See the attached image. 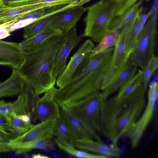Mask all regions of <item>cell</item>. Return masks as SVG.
Here are the masks:
<instances>
[{"label": "cell", "mask_w": 158, "mask_h": 158, "mask_svg": "<svg viewBox=\"0 0 158 158\" xmlns=\"http://www.w3.org/2000/svg\"><path fill=\"white\" fill-rule=\"evenodd\" d=\"M146 89L143 84L121 98L114 96L102 101L98 133L117 144L126 136L137 120L145 106Z\"/></svg>", "instance_id": "6da1fadb"}, {"label": "cell", "mask_w": 158, "mask_h": 158, "mask_svg": "<svg viewBox=\"0 0 158 158\" xmlns=\"http://www.w3.org/2000/svg\"><path fill=\"white\" fill-rule=\"evenodd\" d=\"M65 34L53 37L37 49L26 53L19 69L23 80L39 95L54 87L56 83L55 59Z\"/></svg>", "instance_id": "7a4b0ae2"}, {"label": "cell", "mask_w": 158, "mask_h": 158, "mask_svg": "<svg viewBox=\"0 0 158 158\" xmlns=\"http://www.w3.org/2000/svg\"><path fill=\"white\" fill-rule=\"evenodd\" d=\"M114 48L111 47L91 55L84 69L66 84L57 89L54 99L60 107L77 101L100 90V84Z\"/></svg>", "instance_id": "3957f363"}, {"label": "cell", "mask_w": 158, "mask_h": 158, "mask_svg": "<svg viewBox=\"0 0 158 158\" xmlns=\"http://www.w3.org/2000/svg\"><path fill=\"white\" fill-rule=\"evenodd\" d=\"M122 2H104L99 1L85 7L87 14L84 19L85 27L83 37L99 43L108 30L110 24Z\"/></svg>", "instance_id": "277c9868"}, {"label": "cell", "mask_w": 158, "mask_h": 158, "mask_svg": "<svg viewBox=\"0 0 158 158\" xmlns=\"http://www.w3.org/2000/svg\"><path fill=\"white\" fill-rule=\"evenodd\" d=\"M156 11L143 27L128 60L143 70L154 54L156 32Z\"/></svg>", "instance_id": "5b68a950"}, {"label": "cell", "mask_w": 158, "mask_h": 158, "mask_svg": "<svg viewBox=\"0 0 158 158\" xmlns=\"http://www.w3.org/2000/svg\"><path fill=\"white\" fill-rule=\"evenodd\" d=\"M103 101L101 92L97 90L80 100L61 107L85 121L98 132Z\"/></svg>", "instance_id": "8992f818"}, {"label": "cell", "mask_w": 158, "mask_h": 158, "mask_svg": "<svg viewBox=\"0 0 158 158\" xmlns=\"http://www.w3.org/2000/svg\"><path fill=\"white\" fill-rule=\"evenodd\" d=\"M158 96V82L154 81L149 85L147 99L142 113L126 135L129 138L132 148L138 145L152 119Z\"/></svg>", "instance_id": "52a82bcc"}, {"label": "cell", "mask_w": 158, "mask_h": 158, "mask_svg": "<svg viewBox=\"0 0 158 158\" xmlns=\"http://www.w3.org/2000/svg\"><path fill=\"white\" fill-rule=\"evenodd\" d=\"M129 23L125 26L120 32L118 42L114 50L106 72L99 85L102 91L122 71L128 61L130 55L125 50L126 38Z\"/></svg>", "instance_id": "ba28073f"}, {"label": "cell", "mask_w": 158, "mask_h": 158, "mask_svg": "<svg viewBox=\"0 0 158 158\" xmlns=\"http://www.w3.org/2000/svg\"><path fill=\"white\" fill-rule=\"evenodd\" d=\"M94 45L89 40H86L71 57L64 71L57 78L56 86L60 87L81 71L86 65L91 56Z\"/></svg>", "instance_id": "9c48e42d"}, {"label": "cell", "mask_w": 158, "mask_h": 158, "mask_svg": "<svg viewBox=\"0 0 158 158\" xmlns=\"http://www.w3.org/2000/svg\"><path fill=\"white\" fill-rule=\"evenodd\" d=\"M39 98V95L24 80L23 89L15 100L7 102L0 100V113L6 115L27 114L30 116L31 109Z\"/></svg>", "instance_id": "30bf717a"}, {"label": "cell", "mask_w": 158, "mask_h": 158, "mask_svg": "<svg viewBox=\"0 0 158 158\" xmlns=\"http://www.w3.org/2000/svg\"><path fill=\"white\" fill-rule=\"evenodd\" d=\"M57 90L54 87L48 89L35 103L30 113L33 124L38 121L40 122L59 117L60 107L54 99Z\"/></svg>", "instance_id": "8fae6325"}, {"label": "cell", "mask_w": 158, "mask_h": 158, "mask_svg": "<svg viewBox=\"0 0 158 158\" xmlns=\"http://www.w3.org/2000/svg\"><path fill=\"white\" fill-rule=\"evenodd\" d=\"M57 118L40 122L33 126L23 135L16 136L5 143L7 151L10 152L13 148L23 143L35 140L52 139Z\"/></svg>", "instance_id": "7c38bea8"}, {"label": "cell", "mask_w": 158, "mask_h": 158, "mask_svg": "<svg viewBox=\"0 0 158 158\" xmlns=\"http://www.w3.org/2000/svg\"><path fill=\"white\" fill-rule=\"evenodd\" d=\"M59 116L69 127L77 139L84 138L102 141L99 134L93 127L65 107H60Z\"/></svg>", "instance_id": "4fadbf2b"}, {"label": "cell", "mask_w": 158, "mask_h": 158, "mask_svg": "<svg viewBox=\"0 0 158 158\" xmlns=\"http://www.w3.org/2000/svg\"><path fill=\"white\" fill-rule=\"evenodd\" d=\"M75 148L84 151L105 156L107 158L118 157L122 149L117 144L107 145L102 141L86 138L77 139L69 142Z\"/></svg>", "instance_id": "5bb4252c"}, {"label": "cell", "mask_w": 158, "mask_h": 158, "mask_svg": "<svg viewBox=\"0 0 158 158\" xmlns=\"http://www.w3.org/2000/svg\"><path fill=\"white\" fill-rule=\"evenodd\" d=\"M83 37L82 35H78L75 27L65 33L55 59V73L57 77L64 70L70 53L79 45Z\"/></svg>", "instance_id": "9a60e30c"}, {"label": "cell", "mask_w": 158, "mask_h": 158, "mask_svg": "<svg viewBox=\"0 0 158 158\" xmlns=\"http://www.w3.org/2000/svg\"><path fill=\"white\" fill-rule=\"evenodd\" d=\"M26 54L20 43L0 40V65L19 69Z\"/></svg>", "instance_id": "2e32d148"}, {"label": "cell", "mask_w": 158, "mask_h": 158, "mask_svg": "<svg viewBox=\"0 0 158 158\" xmlns=\"http://www.w3.org/2000/svg\"><path fill=\"white\" fill-rule=\"evenodd\" d=\"M85 12L83 5L75 6L62 12L49 25L67 33L75 27Z\"/></svg>", "instance_id": "e0dca14e"}, {"label": "cell", "mask_w": 158, "mask_h": 158, "mask_svg": "<svg viewBox=\"0 0 158 158\" xmlns=\"http://www.w3.org/2000/svg\"><path fill=\"white\" fill-rule=\"evenodd\" d=\"M137 67L135 64L128 60L121 72L101 92L103 101L131 79L136 74Z\"/></svg>", "instance_id": "ac0fdd59"}, {"label": "cell", "mask_w": 158, "mask_h": 158, "mask_svg": "<svg viewBox=\"0 0 158 158\" xmlns=\"http://www.w3.org/2000/svg\"><path fill=\"white\" fill-rule=\"evenodd\" d=\"M44 7V4L39 0L15 7H9L5 6L0 7V18L4 23L15 19H20L29 14L42 9Z\"/></svg>", "instance_id": "d6986e66"}, {"label": "cell", "mask_w": 158, "mask_h": 158, "mask_svg": "<svg viewBox=\"0 0 158 158\" xmlns=\"http://www.w3.org/2000/svg\"><path fill=\"white\" fill-rule=\"evenodd\" d=\"M63 33L61 30L49 25L36 35L25 39L20 43L23 50L28 53L37 49L50 38Z\"/></svg>", "instance_id": "ffe728a7"}, {"label": "cell", "mask_w": 158, "mask_h": 158, "mask_svg": "<svg viewBox=\"0 0 158 158\" xmlns=\"http://www.w3.org/2000/svg\"><path fill=\"white\" fill-rule=\"evenodd\" d=\"M24 82L19 69H12L10 76L0 83V99L18 95L23 89Z\"/></svg>", "instance_id": "44dd1931"}, {"label": "cell", "mask_w": 158, "mask_h": 158, "mask_svg": "<svg viewBox=\"0 0 158 158\" xmlns=\"http://www.w3.org/2000/svg\"><path fill=\"white\" fill-rule=\"evenodd\" d=\"M143 10V7L141 6L134 18L129 23L125 42L126 51L129 55L133 50L143 27L139 19L140 15Z\"/></svg>", "instance_id": "7402d4cb"}, {"label": "cell", "mask_w": 158, "mask_h": 158, "mask_svg": "<svg viewBox=\"0 0 158 158\" xmlns=\"http://www.w3.org/2000/svg\"><path fill=\"white\" fill-rule=\"evenodd\" d=\"M143 1L139 0L123 14L115 16L111 21L108 30L118 31L129 23L135 17Z\"/></svg>", "instance_id": "603a6c76"}, {"label": "cell", "mask_w": 158, "mask_h": 158, "mask_svg": "<svg viewBox=\"0 0 158 158\" xmlns=\"http://www.w3.org/2000/svg\"><path fill=\"white\" fill-rule=\"evenodd\" d=\"M62 12L48 14L24 27L23 32V38L25 39L29 38L39 33L48 25Z\"/></svg>", "instance_id": "cb8c5ba5"}, {"label": "cell", "mask_w": 158, "mask_h": 158, "mask_svg": "<svg viewBox=\"0 0 158 158\" xmlns=\"http://www.w3.org/2000/svg\"><path fill=\"white\" fill-rule=\"evenodd\" d=\"M54 143L52 139L33 141L12 148L10 152L17 155L23 154L35 149L50 150L53 149Z\"/></svg>", "instance_id": "d4e9b609"}, {"label": "cell", "mask_w": 158, "mask_h": 158, "mask_svg": "<svg viewBox=\"0 0 158 158\" xmlns=\"http://www.w3.org/2000/svg\"><path fill=\"white\" fill-rule=\"evenodd\" d=\"M6 116L8 120V131L16 136L24 134L34 125L31 122L23 121L18 115L10 114Z\"/></svg>", "instance_id": "484cf974"}, {"label": "cell", "mask_w": 158, "mask_h": 158, "mask_svg": "<svg viewBox=\"0 0 158 158\" xmlns=\"http://www.w3.org/2000/svg\"><path fill=\"white\" fill-rule=\"evenodd\" d=\"M55 142L61 150L76 157L85 158H107L105 156L90 153L81 150L73 146L70 143L63 140L56 139Z\"/></svg>", "instance_id": "4316f807"}, {"label": "cell", "mask_w": 158, "mask_h": 158, "mask_svg": "<svg viewBox=\"0 0 158 158\" xmlns=\"http://www.w3.org/2000/svg\"><path fill=\"white\" fill-rule=\"evenodd\" d=\"M143 72L142 70H139L120 88L117 94L114 96L117 98L126 97L134 91L140 85L143 84Z\"/></svg>", "instance_id": "83f0119b"}, {"label": "cell", "mask_w": 158, "mask_h": 158, "mask_svg": "<svg viewBox=\"0 0 158 158\" xmlns=\"http://www.w3.org/2000/svg\"><path fill=\"white\" fill-rule=\"evenodd\" d=\"M56 139L70 142L77 137L68 124L60 116L57 118L54 131Z\"/></svg>", "instance_id": "f1b7e54d"}, {"label": "cell", "mask_w": 158, "mask_h": 158, "mask_svg": "<svg viewBox=\"0 0 158 158\" xmlns=\"http://www.w3.org/2000/svg\"><path fill=\"white\" fill-rule=\"evenodd\" d=\"M120 32L118 30H108L98 44L93 49L91 55H94L107 48L114 47L119 37Z\"/></svg>", "instance_id": "f546056e"}, {"label": "cell", "mask_w": 158, "mask_h": 158, "mask_svg": "<svg viewBox=\"0 0 158 158\" xmlns=\"http://www.w3.org/2000/svg\"><path fill=\"white\" fill-rule=\"evenodd\" d=\"M158 67V58L154 55L144 68L142 70L143 75V84L146 89H147L151 78Z\"/></svg>", "instance_id": "4dcf8cb0"}, {"label": "cell", "mask_w": 158, "mask_h": 158, "mask_svg": "<svg viewBox=\"0 0 158 158\" xmlns=\"http://www.w3.org/2000/svg\"><path fill=\"white\" fill-rule=\"evenodd\" d=\"M19 20V19L18 18L15 19L0 25V40L10 35V33L6 28L17 22Z\"/></svg>", "instance_id": "1f68e13d"}, {"label": "cell", "mask_w": 158, "mask_h": 158, "mask_svg": "<svg viewBox=\"0 0 158 158\" xmlns=\"http://www.w3.org/2000/svg\"><path fill=\"white\" fill-rule=\"evenodd\" d=\"M36 0H4L5 6L15 7L28 4Z\"/></svg>", "instance_id": "d6a6232c"}, {"label": "cell", "mask_w": 158, "mask_h": 158, "mask_svg": "<svg viewBox=\"0 0 158 158\" xmlns=\"http://www.w3.org/2000/svg\"><path fill=\"white\" fill-rule=\"evenodd\" d=\"M139 0H126L124 1L118 11L117 15L123 14ZM148 1L149 0H147Z\"/></svg>", "instance_id": "836d02e7"}, {"label": "cell", "mask_w": 158, "mask_h": 158, "mask_svg": "<svg viewBox=\"0 0 158 158\" xmlns=\"http://www.w3.org/2000/svg\"><path fill=\"white\" fill-rule=\"evenodd\" d=\"M16 136L11 132L0 128V143L8 142Z\"/></svg>", "instance_id": "e575fe53"}, {"label": "cell", "mask_w": 158, "mask_h": 158, "mask_svg": "<svg viewBox=\"0 0 158 158\" xmlns=\"http://www.w3.org/2000/svg\"><path fill=\"white\" fill-rule=\"evenodd\" d=\"M156 10V9L155 7H153L147 13L141 15L139 16V19L141 23L143 26L144 25L148 19Z\"/></svg>", "instance_id": "d590c367"}, {"label": "cell", "mask_w": 158, "mask_h": 158, "mask_svg": "<svg viewBox=\"0 0 158 158\" xmlns=\"http://www.w3.org/2000/svg\"><path fill=\"white\" fill-rule=\"evenodd\" d=\"M8 120L6 115L0 113V128L8 131Z\"/></svg>", "instance_id": "8d00e7d4"}, {"label": "cell", "mask_w": 158, "mask_h": 158, "mask_svg": "<svg viewBox=\"0 0 158 158\" xmlns=\"http://www.w3.org/2000/svg\"><path fill=\"white\" fill-rule=\"evenodd\" d=\"M31 156L33 158H48L49 157L48 156L39 153L33 154Z\"/></svg>", "instance_id": "74e56055"}, {"label": "cell", "mask_w": 158, "mask_h": 158, "mask_svg": "<svg viewBox=\"0 0 158 158\" xmlns=\"http://www.w3.org/2000/svg\"><path fill=\"white\" fill-rule=\"evenodd\" d=\"M117 0H100V1L104 2H117Z\"/></svg>", "instance_id": "f35d334b"}, {"label": "cell", "mask_w": 158, "mask_h": 158, "mask_svg": "<svg viewBox=\"0 0 158 158\" xmlns=\"http://www.w3.org/2000/svg\"><path fill=\"white\" fill-rule=\"evenodd\" d=\"M5 6V5L4 0H0V7Z\"/></svg>", "instance_id": "ab89813d"}, {"label": "cell", "mask_w": 158, "mask_h": 158, "mask_svg": "<svg viewBox=\"0 0 158 158\" xmlns=\"http://www.w3.org/2000/svg\"><path fill=\"white\" fill-rule=\"evenodd\" d=\"M126 0H117V2H123L125 1Z\"/></svg>", "instance_id": "60d3db41"}, {"label": "cell", "mask_w": 158, "mask_h": 158, "mask_svg": "<svg viewBox=\"0 0 158 158\" xmlns=\"http://www.w3.org/2000/svg\"><path fill=\"white\" fill-rule=\"evenodd\" d=\"M4 23L2 20L0 18V25Z\"/></svg>", "instance_id": "b9f144b4"}, {"label": "cell", "mask_w": 158, "mask_h": 158, "mask_svg": "<svg viewBox=\"0 0 158 158\" xmlns=\"http://www.w3.org/2000/svg\"><path fill=\"white\" fill-rule=\"evenodd\" d=\"M79 0V1H80V0Z\"/></svg>", "instance_id": "7bdbcfd3"}, {"label": "cell", "mask_w": 158, "mask_h": 158, "mask_svg": "<svg viewBox=\"0 0 158 158\" xmlns=\"http://www.w3.org/2000/svg\"></svg>", "instance_id": "ee69618b"}]
</instances>
